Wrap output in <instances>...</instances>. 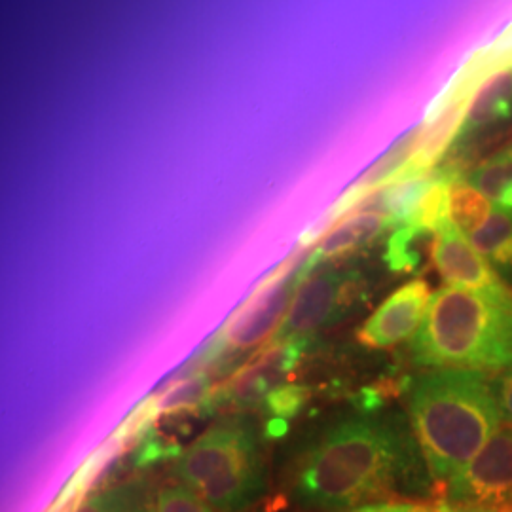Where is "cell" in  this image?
I'll return each instance as SVG.
<instances>
[{
	"mask_svg": "<svg viewBox=\"0 0 512 512\" xmlns=\"http://www.w3.org/2000/svg\"><path fill=\"white\" fill-rule=\"evenodd\" d=\"M410 512H512V507H492V505H476V503H454L442 497H433L427 501L404 503Z\"/></svg>",
	"mask_w": 512,
	"mask_h": 512,
	"instance_id": "603a6c76",
	"label": "cell"
},
{
	"mask_svg": "<svg viewBox=\"0 0 512 512\" xmlns=\"http://www.w3.org/2000/svg\"><path fill=\"white\" fill-rule=\"evenodd\" d=\"M310 399V389L304 385L283 384L274 389L264 401L266 412L277 420H289L296 416Z\"/></svg>",
	"mask_w": 512,
	"mask_h": 512,
	"instance_id": "44dd1931",
	"label": "cell"
},
{
	"mask_svg": "<svg viewBox=\"0 0 512 512\" xmlns=\"http://www.w3.org/2000/svg\"><path fill=\"white\" fill-rule=\"evenodd\" d=\"M391 224V219L384 213L376 211H359L348 215L338 226H334L310 258L304 262V270H313L334 258L355 253L357 249L380 238L385 228Z\"/></svg>",
	"mask_w": 512,
	"mask_h": 512,
	"instance_id": "7c38bea8",
	"label": "cell"
},
{
	"mask_svg": "<svg viewBox=\"0 0 512 512\" xmlns=\"http://www.w3.org/2000/svg\"><path fill=\"white\" fill-rule=\"evenodd\" d=\"M435 494L454 503L512 507V423H501L475 459Z\"/></svg>",
	"mask_w": 512,
	"mask_h": 512,
	"instance_id": "52a82bcc",
	"label": "cell"
},
{
	"mask_svg": "<svg viewBox=\"0 0 512 512\" xmlns=\"http://www.w3.org/2000/svg\"><path fill=\"white\" fill-rule=\"evenodd\" d=\"M437 232L423 230L416 224H404L389 241L385 251V262L391 272L410 274L416 272L423 262L427 251L433 253Z\"/></svg>",
	"mask_w": 512,
	"mask_h": 512,
	"instance_id": "2e32d148",
	"label": "cell"
},
{
	"mask_svg": "<svg viewBox=\"0 0 512 512\" xmlns=\"http://www.w3.org/2000/svg\"><path fill=\"white\" fill-rule=\"evenodd\" d=\"M351 512H361V511H351Z\"/></svg>",
	"mask_w": 512,
	"mask_h": 512,
	"instance_id": "d4e9b609",
	"label": "cell"
},
{
	"mask_svg": "<svg viewBox=\"0 0 512 512\" xmlns=\"http://www.w3.org/2000/svg\"><path fill=\"white\" fill-rule=\"evenodd\" d=\"M452 183H454V179H450L448 175H444L440 171L437 181L423 196L420 207L410 224H416L423 230L437 232L446 220H450L448 211H450V186Z\"/></svg>",
	"mask_w": 512,
	"mask_h": 512,
	"instance_id": "d6986e66",
	"label": "cell"
},
{
	"mask_svg": "<svg viewBox=\"0 0 512 512\" xmlns=\"http://www.w3.org/2000/svg\"><path fill=\"white\" fill-rule=\"evenodd\" d=\"M154 512H217L181 482H165L154 492Z\"/></svg>",
	"mask_w": 512,
	"mask_h": 512,
	"instance_id": "ffe728a7",
	"label": "cell"
},
{
	"mask_svg": "<svg viewBox=\"0 0 512 512\" xmlns=\"http://www.w3.org/2000/svg\"><path fill=\"white\" fill-rule=\"evenodd\" d=\"M366 293L365 275L351 268L317 266L304 270L291 306L270 346L294 340H310L319 330L329 329L355 310Z\"/></svg>",
	"mask_w": 512,
	"mask_h": 512,
	"instance_id": "5b68a950",
	"label": "cell"
},
{
	"mask_svg": "<svg viewBox=\"0 0 512 512\" xmlns=\"http://www.w3.org/2000/svg\"><path fill=\"white\" fill-rule=\"evenodd\" d=\"M302 266L293 270V260H289L268 275L226 321L211 348V357L243 355L262 346L270 336L274 338L300 283Z\"/></svg>",
	"mask_w": 512,
	"mask_h": 512,
	"instance_id": "8992f818",
	"label": "cell"
},
{
	"mask_svg": "<svg viewBox=\"0 0 512 512\" xmlns=\"http://www.w3.org/2000/svg\"><path fill=\"white\" fill-rule=\"evenodd\" d=\"M285 490L306 512H351L423 497L433 480L397 416L357 412L311 435L285 467Z\"/></svg>",
	"mask_w": 512,
	"mask_h": 512,
	"instance_id": "6da1fadb",
	"label": "cell"
},
{
	"mask_svg": "<svg viewBox=\"0 0 512 512\" xmlns=\"http://www.w3.org/2000/svg\"><path fill=\"white\" fill-rule=\"evenodd\" d=\"M152 501L154 492L147 480L135 478L93 492L76 512H152Z\"/></svg>",
	"mask_w": 512,
	"mask_h": 512,
	"instance_id": "4fadbf2b",
	"label": "cell"
},
{
	"mask_svg": "<svg viewBox=\"0 0 512 512\" xmlns=\"http://www.w3.org/2000/svg\"><path fill=\"white\" fill-rule=\"evenodd\" d=\"M416 365L459 370L512 366V289L497 293L442 287L433 294L425 323L414 336Z\"/></svg>",
	"mask_w": 512,
	"mask_h": 512,
	"instance_id": "3957f363",
	"label": "cell"
},
{
	"mask_svg": "<svg viewBox=\"0 0 512 512\" xmlns=\"http://www.w3.org/2000/svg\"><path fill=\"white\" fill-rule=\"evenodd\" d=\"M408 414L433 494L475 459L503 421L494 380L459 368L421 374L410 389Z\"/></svg>",
	"mask_w": 512,
	"mask_h": 512,
	"instance_id": "7a4b0ae2",
	"label": "cell"
},
{
	"mask_svg": "<svg viewBox=\"0 0 512 512\" xmlns=\"http://www.w3.org/2000/svg\"><path fill=\"white\" fill-rule=\"evenodd\" d=\"M512 120V65L488 74L471 93L463 124L459 128L458 145H465L480 133Z\"/></svg>",
	"mask_w": 512,
	"mask_h": 512,
	"instance_id": "8fae6325",
	"label": "cell"
},
{
	"mask_svg": "<svg viewBox=\"0 0 512 512\" xmlns=\"http://www.w3.org/2000/svg\"><path fill=\"white\" fill-rule=\"evenodd\" d=\"M433 262L442 281L448 287L497 293L507 287L480 255L473 243L459 232L452 220H446L439 230L433 245Z\"/></svg>",
	"mask_w": 512,
	"mask_h": 512,
	"instance_id": "30bf717a",
	"label": "cell"
},
{
	"mask_svg": "<svg viewBox=\"0 0 512 512\" xmlns=\"http://www.w3.org/2000/svg\"><path fill=\"white\" fill-rule=\"evenodd\" d=\"M512 61V25L495 38L492 44H488L482 52L471 57V65L475 67L478 76L490 73L492 69H503L509 67Z\"/></svg>",
	"mask_w": 512,
	"mask_h": 512,
	"instance_id": "7402d4cb",
	"label": "cell"
},
{
	"mask_svg": "<svg viewBox=\"0 0 512 512\" xmlns=\"http://www.w3.org/2000/svg\"><path fill=\"white\" fill-rule=\"evenodd\" d=\"M431 298L427 281L412 279L404 283L357 330V342L368 349H389L414 340L425 323Z\"/></svg>",
	"mask_w": 512,
	"mask_h": 512,
	"instance_id": "9c48e42d",
	"label": "cell"
},
{
	"mask_svg": "<svg viewBox=\"0 0 512 512\" xmlns=\"http://www.w3.org/2000/svg\"><path fill=\"white\" fill-rule=\"evenodd\" d=\"M490 200L473 184L454 181L450 186V220L463 234H473L492 215Z\"/></svg>",
	"mask_w": 512,
	"mask_h": 512,
	"instance_id": "ac0fdd59",
	"label": "cell"
},
{
	"mask_svg": "<svg viewBox=\"0 0 512 512\" xmlns=\"http://www.w3.org/2000/svg\"><path fill=\"white\" fill-rule=\"evenodd\" d=\"M211 391V380L205 372L192 374L190 378H184L177 384L169 385L164 393H160L158 397L150 399L145 404V412L147 418H156V416H164V414H175V412H184V410H192L198 404H202Z\"/></svg>",
	"mask_w": 512,
	"mask_h": 512,
	"instance_id": "e0dca14e",
	"label": "cell"
},
{
	"mask_svg": "<svg viewBox=\"0 0 512 512\" xmlns=\"http://www.w3.org/2000/svg\"><path fill=\"white\" fill-rule=\"evenodd\" d=\"M467 183L473 184L499 209L512 211V143L476 165Z\"/></svg>",
	"mask_w": 512,
	"mask_h": 512,
	"instance_id": "9a60e30c",
	"label": "cell"
},
{
	"mask_svg": "<svg viewBox=\"0 0 512 512\" xmlns=\"http://www.w3.org/2000/svg\"><path fill=\"white\" fill-rule=\"evenodd\" d=\"M306 346L308 340L270 346L251 365L236 372L228 384L222 385L219 395H215V404L236 414L262 406L268 395L283 385L281 382L296 368Z\"/></svg>",
	"mask_w": 512,
	"mask_h": 512,
	"instance_id": "ba28073f",
	"label": "cell"
},
{
	"mask_svg": "<svg viewBox=\"0 0 512 512\" xmlns=\"http://www.w3.org/2000/svg\"><path fill=\"white\" fill-rule=\"evenodd\" d=\"M469 241L476 251L501 272L512 274V211L494 209Z\"/></svg>",
	"mask_w": 512,
	"mask_h": 512,
	"instance_id": "5bb4252c",
	"label": "cell"
},
{
	"mask_svg": "<svg viewBox=\"0 0 512 512\" xmlns=\"http://www.w3.org/2000/svg\"><path fill=\"white\" fill-rule=\"evenodd\" d=\"M494 385L503 421L512 423V366L501 372V376L494 380Z\"/></svg>",
	"mask_w": 512,
	"mask_h": 512,
	"instance_id": "cb8c5ba5",
	"label": "cell"
},
{
	"mask_svg": "<svg viewBox=\"0 0 512 512\" xmlns=\"http://www.w3.org/2000/svg\"><path fill=\"white\" fill-rule=\"evenodd\" d=\"M173 476L217 512H241L266 488L262 435L255 420L230 414L175 458Z\"/></svg>",
	"mask_w": 512,
	"mask_h": 512,
	"instance_id": "277c9868",
	"label": "cell"
}]
</instances>
